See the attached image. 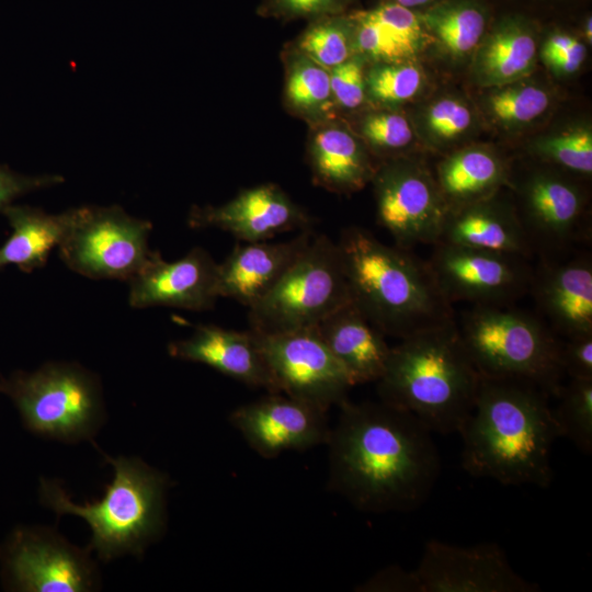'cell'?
<instances>
[{"instance_id":"obj_46","label":"cell","mask_w":592,"mask_h":592,"mask_svg":"<svg viewBox=\"0 0 592 592\" xmlns=\"http://www.w3.org/2000/svg\"><path fill=\"white\" fill-rule=\"evenodd\" d=\"M592 23H591V18H589L587 21H585V25H584V35H585V38L591 42L592 39Z\"/></svg>"},{"instance_id":"obj_3","label":"cell","mask_w":592,"mask_h":592,"mask_svg":"<svg viewBox=\"0 0 592 592\" xmlns=\"http://www.w3.org/2000/svg\"><path fill=\"white\" fill-rule=\"evenodd\" d=\"M351 303L385 335L405 339L454 320L428 261L361 227L337 242Z\"/></svg>"},{"instance_id":"obj_39","label":"cell","mask_w":592,"mask_h":592,"mask_svg":"<svg viewBox=\"0 0 592 592\" xmlns=\"http://www.w3.org/2000/svg\"><path fill=\"white\" fill-rule=\"evenodd\" d=\"M430 129L442 139H452L464 133L471 123L469 110L453 99H443L431 106L428 113Z\"/></svg>"},{"instance_id":"obj_9","label":"cell","mask_w":592,"mask_h":592,"mask_svg":"<svg viewBox=\"0 0 592 592\" xmlns=\"http://www.w3.org/2000/svg\"><path fill=\"white\" fill-rule=\"evenodd\" d=\"M149 220L128 215L121 206H81L76 221L58 246L61 261L93 280L129 281L152 251Z\"/></svg>"},{"instance_id":"obj_37","label":"cell","mask_w":592,"mask_h":592,"mask_svg":"<svg viewBox=\"0 0 592 592\" xmlns=\"http://www.w3.org/2000/svg\"><path fill=\"white\" fill-rule=\"evenodd\" d=\"M351 0H263L258 13L285 21L343 14Z\"/></svg>"},{"instance_id":"obj_32","label":"cell","mask_w":592,"mask_h":592,"mask_svg":"<svg viewBox=\"0 0 592 592\" xmlns=\"http://www.w3.org/2000/svg\"><path fill=\"white\" fill-rule=\"evenodd\" d=\"M558 406L553 409L562 437L580 451H592V379L571 378L561 386Z\"/></svg>"},{"instance_id":"obj_6","label":"cell","mask_w":592,"mask_h":592,"mask_svg":"<svg viewBox=\"0 0 592 592\" xmlns=\"http://www.w3.org/2000/svg\"><path fill=\"white\" fill-rule=\"evenodd\" d=\"M457 328L480 376L522 380L558 395L565 375L561 340L536 316L513 305H473Z\"/></svg>"},{"instance_id":"obj_5","label":"cell","mask_w":592,"mask_h":592,"mask_svg":"<svg viewBox=\"0 0 592 592\" xmlns=\"http://www.w3.org/2000/svg\"><path fill=\"white\" fill-rule=\"evenodd\" d=\"M103 457L114 468V478L101 499L73 503L57 480L42 477L39 502L58 516L83 519L92 533L87 548L103 562L124 555L141 556L164 532L169 479L140 458Z\"/></svg>"},{"instance_id":"obj_17","label":"cell","mask_w":592,"mask_h":592,"mask_svg":"<svg viewBox=\"0 0 592 592\" xmlns=\"http://www.w3.org/2000/svg\"><path fill=\"white\" fill-rule=\"evenodd\" d=\"M191 228H217L242 242L265 241L276 235L311 229L308 214L280 186L265 183L241 191L219 206H194Z\"/></svg>"},{"instance_id":"obj_20","label":"cell","mask_w":592,"mask_h":592,"mask_svg":"<svg viewBox=\"0 0 592 592\" xmlns=\"http://www.w3.org/2000/svg\"><path fill=\"white\" fill-rule=\"evenodd\" d=\"M314 232L301 230L289 240L257 241L237 244L218 263L217 293L249 308L260 300L283 276L309 244Z\"/></svg>"},{"instance_id":"obj_14","label":"cell","mask_w":592,"mask_h":592,"mask_svg":"<svg viewBox=\"0 0 592 592\" xmlns=\"http://www.w3.org/2000/svg\"><path fill=\"white\" fill-rule=\"evenodd\" d=\"M375 182L377 219L396 246L411 250L439 242L448 208L422 170L390 166L376 174Z\"/></svg>"},{"instance_id":"obj_8","label":"cell","mask_w":592,"mask_h":592,"mask_svg":"<svg viewBox=\"0 0 592 592\" xmlns=\"http://www.w3.org/2000/svg\"><path fill=\"white\" fill-rule=\"evenodd\" d=\"M349 301L337 242L314 235L278 282L248 308L250 329L273 334L312 328Z\"/></svg>"},{"instance_id":"obj_33","label":"cell","mask_w":592,"mask_h":592,"mask_svg":"<svg viewBox=\"0 0 592 592\" xmlns=\"http://www.w3.org/2000/svg\"><path fill=\"white\" fill-rule=\"evenodd\" d=\"M421 82V72L413 65L389 62L369 72L366 87L374 100L382 103H397L414 96Z\"/></svg>"},{"instance_id":"obj_24","label":"cell","mask_w":592,"mask_h":592,"mask_svg":"<svg viewBox=\"0 0 592 592\" xmlns=\"http://www.w3.org/2000/svg\"><path fill=\"white\" fill-rule=\"evenodd\" d=\"M79 207L48 214L27 205L8 206L2 214L12 229L0 247V270L14 264L23 272L43 267L76 221Z\"/></svg>"},{"instance_id":"obj_18","label":"cell","mask_w":592,"mask_h":592,"mask_svg":"<svg viewBox=\"0 0 592 592\" xmlns=\"http://www.w3.org/2000/svg\"><path fill=\"white\" fill-rule=\"evenodd\" d=\"M217 267L218 263L201 247H194L172 262L152 251L144 267L128 281L129 306L209 310L219 298Z\"/></svg>"},{"instance_id":"obj_15","label":"cell","mask_w":592,"mask_h":592,"mask_svg":"<svg viewBox=\"0 0 592 592\" xmlns=\"http://www.w3.org/2000/svg\"><path fill=\"white\" fill-rule=\"evenodd\" d=\"M325 411L282 392H269L235 409L229 421L261 457L326 444L330 428Z\"/></svg>"},{"instance_id":"obj_38","label":"cell","mask_w":592,"mask_h":592,"mask_svg":"<svg viewBox=\"0 0 592 592\" xmlns=\"http://www.w3.org/2000/svg\"><path fill=\"white\" fill-rule=\"evenodd\" d=\"M329 72L333 101L345 109L360 106L364 101L366 89L362 64L350 58Z\"/></svg>"},{"instance_id":"obj_34","label":"cell","mask_w":592,"mask_h":592,"mask_svg":"<svg viewBox=\"0 0 592 592\" xmlns=\"http://www.w3.org/2000/svg\"><path fill=\"white\" fill-rule=\"evenodd\" d=\"M492 114L504 123H527L544 113L547 93L534 86H514L499 90L489 100Z\"/></svg>"},{"instance_id":"obj_2","label":"cell","mask_w":592,"mask_h":592,"mask_svg":"<svg viewBox=\"0 0 592 592\" xmlns=\"http://www.w3.org/2000/svg\"><path fill=\"white\" fill-rule=\"evenodd\" d=\"M548 398L526 382L480 376L474 408L458 431L463 468L504 486L549 487L553 445L562 435Z\"/></svg>"},{"instance_id":"obj_30","label":"cell","mask_w":592,"mask_h":592,"mask_svg":"<svg viewBox=\"0 0 592 592\" xmlns=\"http://www.w3.org/2000/svg\"><path fill=\"white\" fill-rule=\"evenodd\" d=\"M354 44L349 14L329 15L311 20L298 37V53L330 70L350 59Z\"/></svg>"},{"instance_id":"obj_31","label":"cell","mask_w":592,"mask_h":592,"mask_svg":"<svg viewBox=\"0 0 592 592\" xmlns=\"http://www.w3.org/2000/svg\"><path fill=\"white\" fill-rule=\"evenodd\" d=\"M420 19L454 55L470 52L480 41L486 26L483 13L468 4L435 9Z\"/></svg>"},{"instance_id":"obj_45","label":"cell","mask_w":592,"mask_h":592,"mask_svg":"<svg viewBox=\"0 0 592 592\" xmlns=\"http://www.w3.org/2000/svg\"><path fill=\"white\" fill-rule=\"evenodd\" d=\"M429 1L431 0H390V2H395V3H398L402 7H406V8H409V9H412L414 7H419V5H423L425 3H428Z\"/></svg>"},{"instance_id":"obj_42","label":"cell","mask_w":592,"mask_h":592,"mask_svg":"<svg viewBox=\"0 0 592 592\" xmlns=\"http://www.w3.org/2000/svg\"><path fill=\"white\" fill-rule=\"evenodd\" d=\"M358 590L421 592V587L414 570H405L398 566H391L377 572L374 577L363 583Z\"/></svg>"},{"instance_id":"obj_16","label":"cell","mask_w":592,"mask_h":592,"mask_svg":"<svg viewBox=\"0 0 592 592\" xmlns=\"http://www.w3.org/2000/svg\"><path fill=\"white\" fill-rule=\"evenodd\" d=\"M523 217H519L533 254L561 255L590 238L581 219L584 201L579 187L553 173L533 174L522 187Z\"/></svg>"},{"instance_id":"obj_28","label":"cell","mask_w":592,"mask_h":592,"mask_svg":"<svg viewBox=\"0 0 592 592\" xmlns=\"http://www.w3.org/2000/svg\"><path fill=\"white\" fill-rule=\"evenodd\" d=\"M535 53L536 44L528 32L508 26L486 44L480 56V68L491 82L513 81L532 69Z\"/></svg>"},{"instance_id":"obj_7","label":"cell","mask_w":592,"mask_h":592,"mask_svg":"<svg viewBox=\"0 0 592 592\" xmlns=\"http://www.w3.org/2000/svg\"><path fill=\"white\" fill-rule=\"evenodd\" d=\"M0 392L31 433L64 443L95 436L105 421L100 378L73 362H47L34 372L0 377Z\"/></svg>"},{"instance_id":"obj_29","label":"cell","mask_w":592,"mask_h":592,"mask_svg":"<svg viewBox=\"0 0 592 592\" xmlns=\"http://www.w3.org/2000/svg\"><path fill=\"white\" fill-rule=\"evenodd\" d=\"M295 57L286 76V101L306 117L323 116L333 102L330 72L300 53Z\"/></svg>"},{"instance_id":"obj_41","label":"cell","mask_w":592,"mask_h":592,"mask_svg":"<svg viewBox=\"0 0 592 592\" xmlns=\"http://www.w3.org/2000/svg\"><path fill=\"white\" fill-rule=\"evenodd\" d=\"M560 364L570 379H592V333L561 341Z\"/></svg>"},{"instance_id":"obj_1","label":"cell","mask_w":592,"mask_h":592,"mask_svg":"<svg viewBox=\"0 0 592 592\" xmlns=\"http://www.w3.org/2000/svg\"><path fill=\"white\" fill-rule=\"evenodd\" d=\"M338 407L326 443L329 489L365 512L422 505L441 473L432 432L413 414L383 401L345 399Z\"/></svg>"},{"instance_id":"obj_26","label":"cell","mask_w":592,"mask_h":592,"mask_svg":"<svg viewBox=\"0 0 592 592\" xmlns=\"http://www.w3.org/2000/svg\"><path fill=\"white\" fill-rule=\"evenodd\" d=\"M309 162L315 181L333 192L358 190L375 175L358 140L339 125H323L315 132Z\"/></svg>"},{"instance_id":"obj_25","label":"cell","mask_w":592,"mask_h":592,"mask_svg":"<svg viewBox=\"0 0 592 592\" xmlns=\"http://www.w3.org/2000/svg\"><path fill=\"white\" fill-rule=\"evenodd\" d=\"M354 45L366 56L389 62L412 57L423 42L421 19L411 9L384 2L349 14Z\"/></svg>"},{"instance_id":"obj_10","label":"cell","mask_w":592,"mask_h":592,"mask_svg":"<svg viewBox=\"0 0 592 592\" xmlns=\"http://www.w3.org/2000/svg\"><path fill=\"white\" fill-rule=\"evenodd\" d=\"M91 551L54 528L19 525L0 543L2 588L11 592H88L100 588Z\"/></svg>"},{"instance_id":"obj_40","label":"cell","mask_w":592,"mask_h":592,"mask_svg":"<svg viewBox=\"0 0 592 592\" xmlns=\"http://www.w3.org/2000/svg\"><path fill=\"white\" fill-rule=\"evenodd\" d=\"M64 180L58 174L25 175L0 166V213L19 196L60 184Z\"/></svg>"},{"instance_id":"obj_23","label":"cell","mask_w":592,"mask_h":592,"mask_svg":"<svg viewBox=\"0 0 592 592\" xmlns=\"http://www.w3.org/2000/svg\"><path fill=\"white\" fill-rule=\"evenodd\" d=\"M488 198L449 209L439 242L530 259L519 216Z\"/></svg>"},{"instance_id":"obj_36","label":"cell","mask_w":592,"mask_h":592,"mask_svg":"<svg viewBox=\"0 0 592 592\" xmlns=\"http://www.w3.org/2000/svg\"><path fill=\"white\" fill-rule=\"evenodd\" d=\"M366 140L380 150L405 148L412 140V130L405 116L397 113H375L362 124Z\"/></svg>"},{"instance_id":"obj_21","label":"cell","mask_w":592,"mask_h":592,"mask_svg":"<svg viewBox=\"0 0 592 592\" xmlns=\"http://www.w3.org/2000/svg\"><path fill=\"white\" fill-rule=\"evenodd\" d=\"M168 353L174 358L205 364L250 387L278 392L251 329L200 325L190 337L170 342Z\"/></svg>"},{"instance_id":"obj_4","label":"cell","mask_w":592,"mask_h":592,"mask_svg":"<svg viewBox=\"0 0 592 592\" xmlns=\"http://www.w3.org/2000/svg\"><path fill=\"white\" fill-rule=\"evenodd\" d=\"M479 380L454 319L392 346L377 390L380 401L413 414L432 433L449 434L470 414Z\"/></svg>"},{"instance_id":"obj_11","label":"cell","mask_w":592,"mask_h":592,"mask_svg":"<svg viewBox=\"0 0 592 592\" xmlns=\"http://www.w3.org/2000/svg\"><path fill=\"white\" fill-rule=\"evenodd\" d=\"M254 333L278 392L325 412L348 399L354 385L315 327Z\"/></svg>"},{"instance_id":"obj_12","label":"cell","mask_w":592,"mask_h":592,"mask_svg":"<svg viewBox=\"0 0 592 592\" xmlns=\"http://www.w3.org/2000/svg\"><path fill=\"white\" fill-rule=\"evenodd\" d=\"M428 260L436 284L451 304L506 306L530 294L528 259L444 242Z\"/></svg>"},{"instance_id":"obj_22","label":"cell","mask_w":592,"mask_h":592,"mask_svg":"<svg viewBox=\"0 0 592 592\" xmlns=\"http://www.w3.org/2000/svg\"><path fill=\"white\" fill-rule=\"evenodd\" d=\"M315 329L354 386L382 377L391 346L354 304L349 301L339 307Z\"/></svg>"},{"instance_id":"obj_27","label":"cell","mask_w":592,"mask_h":592,"mask_svg":"<svg viewBox=\"0 0 592 592\" xmlns=\"http://www.w3.org/2000/svg\"><path fill=\"white\" fill-rule=\"evenodd\" d=\"M437 177L446 205L451 202L457 208L488 197L503 181L504 170L491 152L467 149L443 161Z\"/></svg>"},{"instance_id":"obj_35","label":"cell","mask_w":592,"mask_h":592,"mask_svg":"<svg viewBox=\"0 0 592 592\" xmlns=\"http://www.w3.org/2000/svg\"><path fill=\"white\" fill-rule=\"evenodd\" d=\"M537 151L553 163L580 175L592 173V136L574 129L537 145Z\"/></svg>"},{"instance_id":"obj_19","label":"cell","mask_w":592,"mask_h":592,"mask_svg":"<svg viewBox=\"0 0 592 592\" xmlns=\"http://www.w3.org/2000/svg\"><path fill=\"white\" fill-rule=\"evenodd\" d=\"M570 252L540 258L530 286L548 327L563 339L592 333V259Z\"/></svg>"},{"instance_id":"obj_44","label":"cell","mask_w":592,"mask_h":592,"mask_svg":"<svg viewBox=\"0 0 592 592\" xmlns=\"http://www.w3.org/2000/svg\"><path fill=\"white\" fill-rule=\"evenodd\" d=\"M577 38L567 34H554L548 37L543 47V58H547L569 47Z\"/></svg>"},{"instance_id":"obj_43","label":"cell","mask_w":592,"mask_h":592,"mask_svg":"<svg viewBox=\"0 0 592 592\" xmlns=\"http://www.w3.org/2000/svg\"><path fill=\"white\" fill-rule=\"evenodd\" d=\"M585 54V46L576 39L569 47L545 58V60L559 72L572 73L580 68Z\"/></svg>"},{"instance_id":"obj_13","label":"cell","mask_w":592,"mask_h":592,"mask_svg":"<svg viewBox=\"0 0 592 592\" xmlns=\"http://www.w3.org/2000/svg\"><path fill=\"white\" fill-rule=\"evenodd\" d=\"M421 592H537L494 543L462 547L429 540L414 569Z\"/></svg>"}]
</instances>
